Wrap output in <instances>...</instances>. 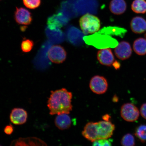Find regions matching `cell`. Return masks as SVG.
Returning <instances> with one entry per match:
<instances>
[{
  "label": "cell",
  "mask_w": 146,
  "mask_h": 146,
  "mask_svg": "<svg viewBox=\"0 0 146 146\" xmlns=\"http://www.w3.org/2000/svg\"><path fill=\"white\" fill-rule=\"evenodd\" d=\"M121 143L123 146H134L135 145L134 137L132 134L128 133L123 137Z\"/></svg>",
  "instance_id": "19"
},
{
  "label": "cell",
  "mask_w": 146,
  "mask_h": 146,
  "mask_svg": "<svg viewBox=\"0 0 146 146\" xmlns=\"http://www.w3.org/2000/svg\"><path fill=\"white\" fill-rule=\"evenodd\" d=\"M80 27L85 35L94 34L99 30L100 27V19L96 16L86 14L80 18Z\"/></svg>",
  "instance_id": "3"
},
{
  "label": "cell",
  "mask_w": 146,
  "mask_h": 146,
  "mask_svg": "<svg viewBox=\"0 0 146 146\" xmlns=\"http://www.w3.org/2000/svg\"><path fill=\"white\" fill-rule=\"evenodd\" d=\"M133 12L137 14L146 13V1L145 0H134L131 5Z\"/></svg>",
  "instance_id": "17"
},
{
  "label": "cell",
  "mask_w": 146,
  "mask_h": 146,
  "mask_svg": "<svg viewBox=\"0 0 146 146\" xmlns=\"http://www.w3.org/2000/svg\"><path fill=\"white\" fill-rule=\"evenodd\" d=\"M115 129V125L109 121L96 122L95 131L98 140L110 138Z\"/></svg>",
  "instance_id": "4"
},
{
  "label": "cell",
  "mask_w": 146,
  "mask_h": 146,
  "mask_svg": "<svg viewBox=\"0 0 146 146\" xmlns=\"http://www.w3.org/2000/svg\"><path fill=\"white\" fill-rule=\"evenodd\" d=\"M67 21L66 19L61 13L54 14L47 19V28L50 30H59L65 24Z\"/></svg>",
  "instance_id": "11"
},
{
  "label": "cell",
  "mask_w": 146,
  "mask_h": 146,
  "mask_svg": "<svg viewBox=\"0 0 146 146\" xmlns=\"http://www.w3.org/2000/svg\"><path fill=\"white\" fill-rule=\"evenodd\" d=\"M89 86L93 92L98 94H104L108 88L107 80L103 76H96L90 80Z\"/></svg>",
  "instance_id": "7"
},
{
  "label": "cell",
  "mask_w": 146,
  "mask_h": 146,
  "mask_svg": "<svg viewBox=\"0 0 146 146\" xmlns=\"http://www.w3.org/2000/svg\"><path fill=\"white\" fill-rule=\"evenodd\" d=\"M72 94L66 89L52 91L47 102L51 115L69 114L72 110Z\"/></svg>",
  "instance_id": "1"
},
{
  "label": "cell",
  "mask_w": 146,
  "mask_h": 146,
  "mask_svg": "<svg viewBox=\"0 0 146 146\" xmlns=\"http://www.w3.org/2000/svg\"><path fill=\"white\" fill-rule=\"evenodd\" d=\"M47 56L50 61L56 64L63 62L67 57V52L64 47L61 45L53 46L47 52Z\"/></svg>",
  "instance_id": "6"
},
{
  "label": "cell",
  "mask_w": 146,
  "mask_h": 146,
  "mask_svg": "<svg viewBox=\"0 0 146 146\" xmlns=\"http://www.w3.org/2000/svg\"><path fill=\"white\" fill-rule=\"evenodd\" d=\"M120 114L125 121L133 122L138 120L139 117L140 112L137 108L133 104L127 103L122 106Z\"/></svg>",
  "instance_id": "5"
},
{
  "label": "cell",
  "mask_w": 146,
  "mask_h": 146,
  "mask_svg": "<svg viewBox=\"0 0 146 146\" xmlns=\"http://www.w3.org/2000/svg\"><path fill=\"white\" fill-rule=\"evenodd\" d=\"M109 117L110 116H109L108 115H106L103 117L104 119V120H106V121H108V119H109Z\"/></svg>",
  "instance_id": "26"
},
{
  "label": "cell",
  "mask_w": 146,
  "mask_h": 146,
  "mask_svg": "<svg viewBox=\"0 0 146 146\" xmlns=\"http://www.w3.org/2000/svg\"><path fill=\"white\" fill-rule=\"evenodd\" d=\"M133 48L137 54L145 55L146 54V39L142 38L136 39L133 43Z\"/></svg>",
  "instance_id": "16"
},
{
  "label": "cell",
  "mask_w": 146,
  "mask_h": 146,
  "mask_svg": "<svg viewBox=\"0 0 146 146\" xmlns=\"http://www.w3.org/2000/svg\"><path fill=\"white\" fill-rule=\"evenodd\" d=\"M14 18L18 24L27 26L31 23L33 18L31 13L27 9L16 7Z\"/></svg>",
  "instance_id": "8"
},
{
  "label": "cell",
  "mask_w": 146,
  "mask_h": 146,
  "mask_svg": "<svg viewBox=\"0 0 146 146\" xmlns=\"http://www.w3.org/2000/svg\"><path fill=\"white\" fill-rule=\"evenodd\" d=\"M130 27L132 31L135 33H143L146 31V21L140 16L134 17L131 20Z\"/></svg>",
  "instance_id": "13"
},
{
  "label": "cell",
  "mask_w": 146,
  "mask_h": 146,
  "mask_svg": "<svg viewBox=\"0 0 146 146\" xmlns=\"http://www.w3.org/2000/svg\"><path fill=\"white\" fill-rule=\"evenodd\" d=\"M27 113L24 109L15 108L12 110L10 115V119L15 125H21L26 123Z\"/></svg>",
  "instance_id": "12"
},
{
  "label": "cell",
  "mask_w": 146,
  "mask_h": 146,
  "mask_svg": "<svg viewBox=\"0 0 146 146\" xmlns=\"http://www.w3.org/2000/svg\"><path fill=\"white\" fill-rule=\"evenodd\" d=\"M116 57L122 60H125L130 57L132 54V49L131 45L127 41L120 42L114 50Z\"/></svg>",
  "instance_id": "9"
},
{
  "label": "cell",
  "mask_w": 146,
  "mask_h": 146,
  "mask_svg": "<svg viewBox=\"0 0 146 146\" xmlns=\"http://www.w3.org/2000/svg\"><path fill=\"white\" fill-rule=\"evenodd\" d=\"M111 36L100 30L92 35L85 36L84 40L87 44L92 45L97 48H114L118 45V42Z\"/></svg>",
  "instance_id": "2"
},
{
  "label": "cell",
  "mask_w": 146,
  "mask_h": 146,
  "mask_svg": "<svg viewBox=\"0 0 146 146\" xmlns=\"http://www.w3.org/2000/svg\"><path fill=\"white\" fill-rule=\"evenodd\" d=\"M97 56L100 63L106 66H113L115 61L112 51L110 48L101 49L98 51Z\"/></svg>",
  "instance_id": "10"
},
{
  "label": "cell",
  "mask_w": 146,
  "mask_h": 146,
  "mask_svg": "<svg viewBox=\"0 0 146 146\" xmlns=\"http://www.w3.org/2000/svg\"><path fill=\"white\" fill-rule=\"evenodd\" d=\"M135 135L142 143H145L146 141V125H140L137 127Z\"/></svg>",
  "instance_id": "18"
},
{
  "label": "cell",
  "mask_w": 146,
  "mask_h": 146,
  "mask_svg": "<svg viewBox=\"0 0 146 146\" xmlns=\"http://www.w3.org/2000/svg\"><path fill=\"white\" fill-rule=\"evenodd\" d=\"M109 8L112 13L119 15L125 12L127 5L125 0H112L110 3Z\"/></svg>",
  "instance_id": "15"
},
{
  "label": "cell",
  "mask_w": 146,
  "mask_h": 146,
  "mask_svg": "<svg viewBox=\"0 0 146 146\" xmlns=\"http://www.w3.org/2000/svg\"><path fill=\"white\" fill-rule=\"evenodd\" d=\"M4 132L5 134L10 135L14 131V129L12 126L11 125H7L4 129Z\"/></svg>",
  "instance_id": "24"
},
{
  "label": "cell",
  "mask_w": 146,
  "mask_h": 146,
  "mask_svg": "<svg viewBox=\"0 0 146 146\" xmlns=\"http://www.w3.org/2000/svg\"><path fill=\"white\" fill-rule=\"evenodd\" d=\"M54 123L58 129L63 130L70 127L72 121L68 114L64 113L57 115L55 119Z\"/></svg>",
  "instance_id": "14"
},
{
  "label": "cell",
  "mask_w": 146,
  "mask_h": 146,
  "mask_svg": "<svg viewBox=\"0 0 146 146\" xmlns=\"http://www.w3.org/2000/svg\"><path fill=\"white\" fill-rule=\"evenodd\" d=\"M113 66L114 67L115 69H119L120 66V64L117 61H115V62Z\"/></svg>",
  "instance_id": "25"
},
{
  "label": "cell",
  "mask_w": 146,
  "mask_h": 146,
  "mask_svg": "<svg viewBox=\"0 0 146 146\" xmlns=\"http://www.w3.org/2000/svg\"><path fill=\"white\" fill-rule=\"evenodd\" d=\"M24 5L27 8L34 9L38 8L41 5V0H23Z\"/></svg>",
  "instance_id": "21"
},
{
  "label": "cell",
  "mask_w": 146,
  "mask_h": 146,
  "mask_svg": "<svg viewBox=\"0 0 146 146\" xmlns=\"http://www.w3.org/2000/svg\"><path fill=\"white\" fill-rule=\"evenodd\" d=\"M34 46V42L32 40L25 39L22 42L21 45V50L24 52H30L32 50Z\"/></svg>",
  "instance_id": "20"
},
{
  "label": "cell",
  "mask_w": 146,
  "mask_h": 146,
  "mask_svg": "<svg viewBox=\"0 0 146 146\" xmlns=\"http://www.w3.org/2000/svg\"><path fill=\"white\" fill-rule=\"evenodd\" d=\"M140 112L142 117L146 119V103L143 104L141 106Z\"/></svg>",
  "instance_id": "23"
},
{
  "label": "cell",
  "mask_w": 146,
  "mask_h": 146,
  "mask_svg": "<svg viewBox=\"0 0 146 146\" xmlns=\"http://www.w3.org/2000/svg\"><path fill=\"white\" fill-rule=\"evenodd\" d=\"M93 142V146H110L112 145V141L108 139H101L96 140Z\"/></svg>",
  "instance_id": "22"
}]
</instances>
